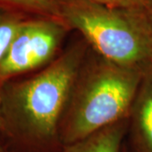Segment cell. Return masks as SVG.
<instances>
[{"mask_svg":"<svg viewBox=\"0 0 152 152\" xmlns=\"http://www.w3.org/2000/svg\"><path fill=\"white\" fill-rule=\"evenodd\" d=\"M88 47L77 42L39 74L6 88L1 93L4 131L32 151L62 146L60 123Z\"/></svg>","mask_w":152,"mask_h":152,"instance_id":"cell-1","label":"cell"},{"mask_svg":"<svg viewBox=\"0 0 152 152\" xmlns=\"http://www.w3.org/2000/svg\"><path fill=\"white\" fill-rule=\"evenodd\" d=\"M68 31L54 17L24 20L0 62V82L53 62Z\"/></svg>","mask_w":152,"mask_h":152,"instance_id":"cell-4","label":"cell"},{"mask_svg":"<svg viewBox=\"0 0 152 152\" xmlns=\"http://www.w3.org/2000/svg\"><path fill=\"white\" fill-rule=\"evenodd\" d=\"M54 18L76 30L94 52L119 65H152V37L146 9L112 8L91 0H57Z\"/></svg>","mask_w":152,"mask_h":152,"instance_id":"cell-3","label":"cell"},{"mask_svg":"<svg viewBox=\"0 0 152 152\" xmlns=\"http://www.w3.org/2000/svg\"><path fill=\"white\" fill-rule=\"evenodd\" d=\"M103 5L119 9H146L151 0H91Z\"/></svg>","mask_w":152,"mask_h":152,"instance_id":"cell-9","label":"cell"},{"mask_svg":"<svg viewBox=\"0 0 152 152\" xmlns=\"http://www.w3.org/2000/svg\"><path fill=\"white\" fill-rule=\"evenodd\" d=\"M0 152H8L6 150H4V149H3L2 147H0Z\"/></svg>","mask_w":152,"mask_h":152,"instance_id":"cell-13","label":"cell"},{"mask_svg":"<svg viewBox=\"0 0 152 152\" xmlns=\"http://www.w3.org/2000/svg\"><path fill=\"white\" fill-rule=\"evenodd\" d=\"M128 124V119H124L109 125L80 141L63 146L61 152H121Z\"/></svg>","mask_w":152,"mask_h":152,"instance_id":"cell-6","label":"cell"},{"mask_svg":"<svg viewBox=\"0 0 152 152\" xmlns=\"http://www.w3.org/2000/svg\"><path fill=\"white\" fill-rule=\"evenodd\" d=\"M145 69L119 65L97 53L89 58L87 54L60 123L62 146L128 119Z\"/></svg>","mask_w":152,"mask_h":152,"instance_id":"cell-2","label":"cell"},{"mask_svg":"<svg viewBox=\"0 0 152 152\" xmlns=\"http://www.w3.org/2000/svg\"><path fill=\"white\" fill-rule=\"evenodd\" d=\"M23 20L13 12L0 10V62L4 58Z\"/></svg>","mask_w":152,"mask_h":152,"instance_id":"cell-7","label":"cell"},{"mask_svg":"<svg viewBox=\"0 0 152 152\" xmlns=\"http://www.w3.org/2000/svg\"><path fill=\"white\" fill-rule=\"evenodd\" d=\"M147 15H148V19L150 21V25H151V37H152V0H151L149 5L146 8Z\"/></svg>","mask_w":152,"mask_h":152,"instance_id":"cell-10","label":"cell"},{"mask_svg":"<svg viewBox=\"0 0 152 152\" xmlns=\"http://www.w3.org/2000/svg\"><path fill=\"white\" fill-rule=\"evenodd\" d=\"M121 152H130V151H129V150L128 149V147L126 146V145H124V146H123V149H122V151Z\"/></svg>","mask_w":152,"mask_h":152,"instance_id":"cell-12","label":"cell"},{"mask_svg":"<svg viewBox=\"0 0 152 152\" xmlns=\"http://www.w3.org/2000/svg\"><path fill=\"white\" fill-rule=\"evenodd\" d=\"M2 95L0 92V131H4V118H3V110H2Z\"/></svg>","mask_w":152,"mask_h":152,"instance_id":"cell-11","label":"cell"},{"mask_svg":"<svg viewBox=\"0 0 152 152\" xmlns=\"http://www.w3.org/2000/svg\"><path fill=\"white\" fill-rule=\"evenodd\" d=\"M56 2L57 0H0V6L32 11L42 16L54 17Z\"/></svg>","mask_w":152,"mask_h":152,"instance_id":"cell-8","label":"cell"},{"mask_svg":"<svg viewBox=\"0 0 152 152\" xmlns=\"http://www.w3.org/2000/svg\"><path fill=\"white\" fill-rule=\"evenodd\" d=\"M130 152H152V65L145 70L129 115Z\"/></svg>","mask_w":152,"mask_h":152,"instance_id":"cell-5","label":"cell"}]
</instances>
